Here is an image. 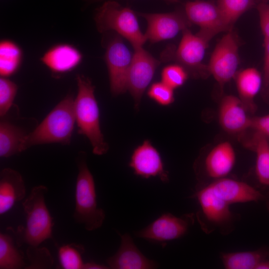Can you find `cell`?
<instances>
[{
	"label": "cell",
	"instance_id": "obj_1",
	"mask_svg": "<svg viewBox=\"0 0 269 269\" xmlns=\"http://www.w3.org/2000/svg\"><path fill=\"white\" fill-rule=\"evenodd\" d=\"M77 94L74 100V113L78 133L89 140L96 155L105 154L109 146L105 141L100 124L98 105L95 96V87L83 75L76 77Z\"/></svg>",
	"mask_w": 269,
	"mask_h": 269
},
{
	"label": "cell",
	"instance_id": "obj_2",
	"mask_svg": "<svg viewBox=\"0 0 269 269\" xmlns=\"http://www.w3.org/2000/svg\"><path fill=\"white\" fill-rule=\"evenodd\" d=\"M74 100L71 95H67L57 104L37 127L27 134L20 152L38 144H69L76 123Z\"/></svg>",
	"mask_w": 269,
	"mask_h": 269
},
{
	"label": "cell",
	"instance_id": "obj_3",
	"mask_svg": "<svg viewBox=\"0 0 269 269\" xmlns=\"http://www.w3.org/2000/svg\"><path fill=\"white\" fill-rule=\"evenodd\" d=\"M47 188L43 185L34 187L22 203L26 214L25 226L18 227L15 233L16 244L38 247L52 238L53 223L45 202Z\"/></svg>",
	"mask_w": 269,
	"mask_h": 269
},
{
	"label": "cell",
	"instance_id": "obj_4",
	"mask_svg": "<svg viewBox=\"0 0 269 269\" xmlns=\"http://www.w3.org/2000/svg\"><path fill=\"white\" fill-rule=\"evenodd\" d=\"M77 163L78 172L73 218L76 223L83 225L87 231H91L102 226L106 215L104 210L97 205L94 177L83 154L78 157Z\"/></svg>",
	"mask_w": 269,
	"mask_h": 269
},
{
	"label": "cell",
	"instance_id": "obj_5",
	"mask_svg": "<svg viewBox=\"0 0 269 269\" xmlns=\"http://www.w3.org/2000/svg\"><path fill=\"white\" fill-rule=\"evenodd\" d=\"M94 19L99 32L115 31L127 39L134 49L142 47L147 41L141 32L134 12L116 1H105L96 9Z\"/></svg>",
	"mask_w": 269,
	"mask_h": 269
},
{
	"label": "cell",
	"instance_id": "obj_6",
	"mask_svg": "<svg viewBox=\"0 0 269 269\" xmlns=\"http://www.w3.org/2000/svg\"><path fill=\"white\" fill-rule=\"evenodd\" d=\"M232 30L216 44L207 66L221 87L236 76L239 64V42Z\"/></svg>",
	"mask_w": 269,
	"mask_h": 269
},
{
	"label": "cell",
	"instance_id": "obj_7",
	"mask_svg": "<svg viewBox=\"0 0 269 269\" xmlns=\"http://www.w3.org/2000/svg\"><path fill=\"white\" fill-rule=\"evenodd\" d=\"M193 222L192 214L177 217L166 213L161 215L146 227L134 232V234L136 237L164 246L167 242L184 236Z\"/></svg>",
	"mask_w": 269,
	"mask_h": 269
},
{
	"label": "cell",
	"instance_id": "obj_8",
	"mask_svg": "<svg viewBox=\"0 0 269 269\" xmlns=\"http://www.w3.org/2000/svg\"><path fill=\"white\" fill-rule=\"evenodd\" d=\"M188 20L200 27L197 34L208 42L217 34L232 29L217 4L204 0L188 1L184 6Z\"/></svg>",
	"mask_w": 269,
	"mask_h": 269
},
{
	"label": "cell",
	"instance_id": "obj_9",
	"mask_svg": "<svg viewBox=\"0 0 269 269\" xmlns=\"http://www.w3.org/2000/svg\"><path fill=\"white\" fill-rule=\"evenodd\" d=\"M133 55L119 36L112 38L106 45L105 60L113 95L123 94L127 90L128 75Z\"/></svg>",
	"mask_w": 269,
	"mask_h": 269
},
{
	"label": "cell",
	"instance_id": "obj_10",
	"mask_svg": "<svg viewBox=\"0 0 269 269\" xmlns=\"http://www.w3.org/2000/svg\"><path fill=\"white\" fill-rule=\"evenodd\" d=\"M134 51L128 75L127 90L132 96L135 108L138 110L142 96L160 62L142 47L134 48Z\"/></svg>",
	"mask_w": 269,
	"mask_h": 269
},
{
	"label": "cell",
	"instance_id": "obj_11",
	"mask_svg": "<svg viewBox=\"0 0 269 269\" xmlns=\"http://www.w3.org/2000/svg\"><path fill=\"white\" fill-rule=\"evenodd\" d=\"M177 48H169L161 58L164 60H174L186 70L197 71L204 69L202 64L209 42L197 34H193L188 28L183 31Z\"/></svg>",
	"mask_w": 269,
	"mask_h": 269
},
{
	"label": "cell",
	"instance_id": "obj_12",
	"mask_svg": "<svg viewBox=\"0 0 269 269\" xmlns=\"http://www.w3.org/2000/svg\"><path fill=\"white\" fill-rule=\"evenodd\" d=\"M143 17L147 23L144 36L151 43L169 39L180 31L190 26L185 13L175 11L169 13H137Z\"/></svg>",
	"mask_w": 269,
	"mask_h": 269
},
{
	"label": "cell",
	"instance_id": "obj_13",
	"mask_svg": "<svg viewBox=\"0 0 269 269\" xmlns=\"http://www.w3.org/2000/svg\"><path fill=\"white\" fill-rule=\"evenodd\" d=\"M129 166L135 174L141 177H158L164 182L169 180L159 152L147 140L134 150Z\"/></svg>",
	"mask_w": 269,
	"mask_h": 269
},
{
	"label": "cell",
	"instance_id": "obj_14",
	"mask_svg": "<svg viewBox=\"0 0 269 269\" xmlns=\"http://www.w3.org/2000/svg\"><path fill=\"white\" fill-rule=\"evenodd\" d=\"M200 207L201 217L215 227L229 224L234 215L230 205L219 197L208 185L198 190L195 195Z\"/></svg>",
	"mask_w": 269,
	"mask_h": 269
},
{
	"label": "cell",
	"instance_id": "obj_15",
	"mask_svg": "<svg viewBox=\"0 0 269 269\" xmlns=\"http://www.w3.org/2000/svg\"><path fill=\"white\" fill-rule=\"evenodd\" d=\"M121 244L115 255L106 260L112 269H152L158 267L157 263L146 258L135 245L129 234H120Z\"/></svg>",
	"mask_w": 269,
	"mask_h": 269
},
{
	"label": "cell",
	"instance_id": "obj_16",
	"mask_svg": "<svg viewBox=\"0 0 269 269\" xmlns=\"http://www.w3.org/2000/svg\"><path fill=\"white\" fill-rule=\"evenodd\" d=\"M219 121L226 132L238 134L250 129L251 118L239 97L229 95L224 96L219 109Z\"/></svg>",
	"mask_w": 269,
	"mask_h": 269
},
{
	"label": "cell",
	"instance_id": "obj_17",
	"mask_svg": "<svg viewBox=\"0 0 269 269\" xmlns=\"http://www.w3.org/2000/svg\"><path fill=\"white\" fill-rule=\"evenodd\" d=\"M208 185L229 205L258 201L265 198L261 192L250 185L226 177L215 180Z\"/></svg>",
	"mask_w": 269,
	"mask_h": 269
},
{
	"label": "cell",
	"instance_id": "obj_18",
	"mask_svg": "<svg viewBox=\"0 0 269 269\" xmlns=\"http://www.w3.org/2000/svg\"><path fill=\"white\" fill-rule=\"evenodd\" d=\"M82 58V53L74 46L61 43L48 49L41 57V61L53 74L60 75L74 69Z\"/></svg>",
	"mask_w": 269,
	"mask_h": 269
},
{
	"label": "cell",
	"instance_id": "obj_19",
	"mask_svg": "<svg viewBox=\"0 0 269 269\" xmlns=\"http://www.w3.org/2000/svg\"><path fill=\"white\" fill-rule=\"evenodd\" d=\"M25 194L21 174L10 168L3 169L0 175V215L7 212L16 202L22 200Z\"/></svg>",
	"mask_w": 269,
	"mask_h": 269
},
{
	"label": "cell",
	"instance_id": "obj_20",
	"mask_svg": "<svg viewBox=\"0 0 269 269\" xmlns=\"http://www.w3.org/2000/svg\"><path fill=\"white\" fill-rule=\"evenodd\" d=\"M236 161V154L228 141L222 142L208 153L204 161L207 175L217 180L226 177L232 170Z\"/></svg>",
	"mask_w": 269,
	"mask_h": 269
},
{
	"label": "cell",
	"instance_id": "obj_21",
	"mask_svg": "<svg viewBox=\"0 0 269 269\" xmlns=\"http://www.w3.org/2000/svg\"><path fill=\"white\" fill-rule=\"evenodd\" d=\"M236 82L239 98L246 109L254 110V99L263 82L261 73L255 68H246L236 74Z\"/></svg>",
	"mask_w": 269,
	"mask_h": 269
},
{
	"label": "cell",
	"instance_id": "obj_22",
	"mask_svg": "<svg viewBox=\"0 0 269 269\" xmlns=\"http://www.w3.org/2000/svg\"><path fill=\"white\" fill-rule=\"evenodd\" d=\"M268 252L265 249H259L222 253L221 259L224 267L227 269H257Z\"/></svg>",
	"mask_w": 269,
	"mask_h": 269
},
{
	"label": "cell",
	"instance_id": "obj_23",
	"mask_svg": "<svg viewBox=\"0 0 269 269\" xmlns=\"http://www.w3.org/2000/svg\"><path fill=\"white\" fill-rule=\"evenodd\" d=\"M27 134L19 127L6 121L0 123V156L8 157L20 152Z\"/></svg>",
	"mask_w": 269,
	"mask_h": 269
},
{
	"label": "cell",
	"instance_id": "obj_24",
	"mask_svg": "<svg viewBox=\"0 0 269 269\" xmlns=\"http://www.w3.org/2000/svg\"><path fill=\"white\" fill-rule=\"evenodd\" d=\"M250 146L256 154L255 171L261 184L269 186V141L264 135L255 132Z\"/></svg>",
	"mask_w": 269,
	"mask_h": 269
},
{
	"label": "cell",
	"instance_id": "obj_25",
	"mask_svg": "<svg viewBox=\"0 0 269 269\" xmlns=\"http://www.w3.org/2000/svg\"><path fill=\"white\" fill-rule=\"evenodd\" d=\"M22 52L14 42L7 39L0 42V75L8 77L15 73L22 61Z\"/></svg>",
	"mask_w": 269,
	"mask_h": 269
},
{
	"label": "cell",
	"instance_id": "obj_26",
	"mask_svg": "<svg viewBox=\"0 0 269 269\" xmlns=\"http://www.w3.org/2000/svg\"><path fill=\"white\" fill-rule=\"evenodd\" d=\"M23 255L18 250L12 237L7 234H0V269H26Z\"/></svg>",
	"mask_w": 269,
	"mask_h": 269
},
{
	"label": "cell",
	"instance_id": "obj_27",
	"mask_svg": "<svg viewBox=\"0 0 269 269\" xmlns=\"http://www.w3.org/2000/svg\"><path fill=\"white\" fill-rule=\"evenodd\" d=\"M255 3V0H218L217 5L232 28L237 19L252 8Z\"/></svg>",
	"mask_w": 269,
	"mask_h": 269
},
{
	"label": "cell",
	"instance_id": "obj_28",
	"mask_svg": "<svg viewBox=\"0 0 269 269\" xmlns=\"http://www.w3.org/2000/svg\"><path fill=\"white\" fill-rule=\"evenodd\" d=\"M84 247L76 244H67L58 249V259L61 268L64 269H83L82 260Z\"/></svg>",
	"mask_w": 269,
	"mask_h": 269
},
{
	"label": "cell",
	"instance_id": "obj_29",
	"mask_svg": "<svg viewBox=\"0 0 269 269\" xmlns=\"http://www.w3.org/2000/svg\"><path fill=\"white\" fill-rule=\"evenodd\" d=\"M17 91L16 84L8 77L0 78V116L2 117L13 104Z\"/></svg>",
	"mask_w": 269,
	"mask_h": 269
},
{
	"label": "cell",
	"instance_id": "obj_30",
	"mask_svg": "<svg viewBox=\"0 0 269 269\" xmlns=\"http://www.w3.org/2000/svg\"><path fill=\"white\" fill-rule=\"evenodd\" d=\"M187 78V71L178 64L168 65L161 72V81L174 90L182 86Z\"/></svg>",
	"mask_w": 269,
	"mask_h": 269
},
{
	"label": "cell",
	"instance_id": "obj_31",
	"mask_svg": "<svg viewBox=\"0 0 269 269\" xmlns=\"http://www.w3.org/2000/svg\"><path fill=\"white\" fill-rule=\"evenodd\" d=\"M26 254L30 265L26 269H49L53 264V259L45 248L28 246Z\"/></svg>",
	"mask_w": 269,
	"mask_h": 269
},
{
	"label": "cell",
	"instance_id": "obj_32",
	"mask_svg": "<svg viewBox=\"0 0 269 269\" xmlns=\"http://www.w3.org/2000/svg\"><path fill=\"white\" fill-rule=\"evenodd\" d=\"M174 89L163 82H155L149 87L147 94L149 98L158 104L167 106L174 100Z\"/></svg>",
	"mask_w": 269,
	"mask_h": 269
},
{
	"label": "cell",
	"instance_id": "obj_33",
	"mask_svg": "<svg viewBox=\"0 0 269 269\" xmlns=\"http://www.w3.org/2000/svg\"><path fill=\"white\" fill-rule=\"evenodd\" d=\"M260 25L265 38L269 39V4L259 3L257 6Z\"/></svg>",
	"mask_w": 269,
	"mask_h": 269
},
{
	"label": "cell",
	"instance_id": "obj_34",
	"mask_svg": "<svg viewBox=\"0 0 269 269\" xmlns=\"http://www.w3.org/2000/svg\"><path fill=\"white\" fill-rule=\"evenodd\" d=\"M250 129H253L266 137H269V114L251 118Z\"/></svg>",
	"mask_w": 269,
	"mask_h": 269
},
{
	"label": "cell",
	"instance_id": "obj_35",
	"mask_svg": "<svg viewBox=\"0 0 269 269\" xmlns=\"http://www.w3.org/2000/svg\"><path fill=\"white\" fill-rule=\"evenodd\" d=\"M265 57L264 63L263 83L265 87L269 86V39L265 38Z\"/></svg>",
	"mask_w": 269,
	"mask_h": 269
},
{
	"label": "cell",
	"instance_id": "obj_36",
	"mask_svg": "<svg viewBox=\"0 0 269 269\" xmlns=\"http://www.w3.org/2000/svg\"><path fill=\"white\" fill-rule=\"evenodd\" d=\"M108 266L100 265L94 262H88L84 263L83 269H108Z\"/></svg>",
	"mask_w": 269,
	"mask_h": 269
},
{
	"label": "cell",
	"instance_id": "obj_37",
	"mask_svg": "<svg viewBox=\"0 0 269 269\" xmlns=\"http://www.w3.org/2000/svg\"><path fill=\"white\" fill-rule=\"evenodd\" d=\"M257 269H269V251L264 260L259 265Z\"/></svg>",
	"mask_w": 269,
	"mask_h": 269
},
{
	"label": "cell",
	"instance_id": "obj_38",
	"mask_svg": "<svg viewBox=\"0 0 269 269\" xmlns=\"http://www.w3.org/2000/svg\"><path fill=\"white\" fill-rule=\"evenodd\" d=\"M106 1L109 0H87L88 1L90 2H97V1ZM167 2H176L179 1V0H162Z\"/></svg>",
	"mask_w": 269,
	"mask_h": 269
},
{
	"label": "cell",
	"instance_id": "obj_39",
	"mask_svg": "<svg viewBox=\"0 0 269 269\" xmlns=\"http://www.w3.org/2000/svg\"><path fill=\"white\" fill-rule=\"evenodd\" d=\"M260 0V3H261V2H266V1L267 0ZM255 1H256V0H255Z\"/></svg>",
	"mask_w": 269,
	"mask_h": 269
}]
</instances>
